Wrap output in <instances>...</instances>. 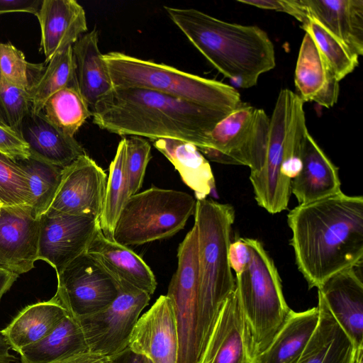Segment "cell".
I'll return each mask as SVG.
<instances>
[{"mask_svg":"<svg viewBox=\"0 0 363 363\" xmlns=\"http://www.w3.org/2000/svg\"><path fill=\"white\" fill-rule=\"evenodd\" d=\"M298 270L308 288H318L345 269L363 264V197L342 191L287 214Z\"/></svg>","mask_w":363,"mask_h":363,"instance_id":"cell-1","label":"cell"},{"mask_svg":"<svg viewBox=\"0 0 363 363\" xmlns=\"http://www.w3.org/2000/svg\"><path fill=\"white\" fill-rule=\"evenodd\" d=\"M230 112L150 89L113 87L92 107L91 116L96 125L112 133L177 139L200 150L208 134Z\"/></svg>","mask_w":363,"mask_h":363,"instance_id":"cell-2","label":"cell"},{"mask_svg":"<svg viewBox=\"0 0 363 363\" xmlns=\"http://www.w3.org/2000/svg\"><path fill=\"white\" fill-rule=\"evenodd\" d=\"M164 9L203 57L239 87L256 85L262 74L274 68L273 43L259 27L228 23L194 9Z\"/></svg>","mask_w":363,"mask_h":363,"instance_id":"cell-3","label":"cell"},{"mask_svg":"<svg viewBox=\"0 0 363 363\" xmlns=\"http://www.w3.org/2000/svg\"><path fill=\"white\" fill-rule=\"evenodd\" d=\"M194 214L198 233L201 354L221 306L235 288L228 259L235 210L230 204L205 199L196 200Z\"/></svg>","mask_w":363,"mask_h":363,"instance_id":"cell-4","label":"cell"},{"mask_svg":"<svg viewBox=\"0 0 363 363\" xmlns=\"http://www.w3.org/2000/svg\"><path fill=\"white\" fill-rule=\"evenodd\" d=\"M104 59L113 87L150 89L225 111L243 104L233 86L214 79L121 52H109Z\"/></svg>","mask_w":363,"mask_h":363,"instance_id":"cell-5","label":"cell"},{"mask_svg":"<svg viewBox=\"0 0 363 363\" xmlns=\"http://www.w3.org/2000/svg\"><path fill=\"white\" fill-rule=\"evenodd\" d=\"M245 240L251 259L245 269L235 274V288L259 354L270 344L291 309L286 303L278 271L262 244L256 239Z\"/></svg>","mask_w":363,"mask_h":363,"instance_id":"cell-6","label":"cell"},{"mask_svg":"<svg viewBox=\"0 0 363 363\" xmlns=\"http://www.w3.org/2000/svg\"><path fill=\"white\" fill-rule=\"evenodd\" d=\"M196 204L192 196L182 191L152 186L136 193L121 212L113 241L128 247L172 237L184 228Z\"/></svg>","mask_w":363,"mask_h":363,"instance_id":"cell-7","label":"cell"},{"mask_svg":"<svg viewBox=\"0 0 363 363\" xmlns=\"http://www.w3.org/2000/svg\"><path fill=\"white\" fill-rule=\"evenodd\" d=\"M269 130V118L264 110L243 103L216 125L199 151L213 162L245 165L256 172L264 161Z\"/></svg>","mask_w":363,"mask_h":363,"instance_id":"cell-8","label":"cell"},{"mask_svg":"<svg viewBox=\"0 0 363 363\" xmlns=\"http://www.w3.org/2000/svg\"><path fill=\"white\" fill-rule=\"evenodd\" d=\"M177 268L168 286L179 337L177 363H197L199 340L198 233L195 225L188 232L177 251Z\"/></svg>","mask_w":363,"mask_h":363,"instance_id":"cell-9","label":"cell"},{"mask_svg":"<svg viewBox=\"0 0 363 363\" xmlns=\"http://www.w3.org/2000/svg\"><path fill=\"white\" fill-rule=\"evenodd\" d=\"M298 95L281 89L269 118V130L264 161L258 171L250 172L257 204L272 214L287 209L291 194V181L281 173L284 143L294 104Z\"/></svg>","mask_w":363,"mask_h":363,"instance_id":"cell-10","label":"cell"},{"mask_svg":"<svg viewBox=\"0 0 363 363\" xmlns=\"http://www.w3.org/2000/svg\"><path fill=\"white\" fill-rule=\"evenodd\" d=\"M150 295L132 286H119L116 299L104 309L76 319L89 352L106 356L118 354L128 346L131 333Z\"/></svg>","mask_w":363,"mask_h":363,"instance_id":"cell-11","label":"cell"},{"mask_svg":"<svg viewBox=\"0 0 363 363\" xmlns=\"http://www.w3.org/2000/svg\"><path fill=\"white\" fill-rule=\"evenodd\" d=\"M57 277L55 296L75 319L104 309L119 293L114 279L86 252L71 262Z\"/></svg>","mask_w":363,"mask_h":363,"instance_id":"cell-12","label":"cell"},{"mask_svg":"<svg viewBox=\"0 0 363 363\" xmlns=\"http://www.w3.org/2000/svg\"><path fill=\"white\" fill-rule=\"evenodd\" d=\"M258 354L235 288L221 306L197 363H257Z\"/></svg>","mask_w":363,"mask_h":363,"instance_id":"cell-13","label":"cell"},{"mask_svg":"<svg viewBox=\"0 0 363 363\" xmlns=\"http://www.w3.org/2000/svg\"><path fill=\"white\" fill-rule=\"evenodd\" d=\"M107 176L86 153L64 167L55 198L45 215L99 218L105 199Z\"/></svg>","mask_w":363,"mask_h":363,"instance_id":"cell-14","label":"cell"},{"mask_svg":"<svg viewBox=\"0 0 363 363\" xmlns=\"http://www.w3.org/2000/svg\"><path fill=\"white\" fill-rule=\"evenodd\" d=\"M38 260L60 274L71 262L86 252L101 229L98 218L60 214L40 219Z\"/></svg>","mask_w":363,"mask_h":363,"instance_id":"cell-15","label":"cell"},{"mask_svg":"<svg viewBox=\"0 0 363 363\" xmlns=\"http://www.w3.org/2000/svg\"><path fill=\"white\" fill-rule=\"evenodd\" d=\"M40 220L30 205L2 206L0 211V269L18 275L38 260Z\"/></svg>","mask_w":363,"mask_h":363,"instance_id":"cell-16","label":"cell"},{"mask_svg":"<svg viewBox=\"0 0 363 363\" xmlns=\"http://www.w3.org/2000/svg\"><path fill=\"white\" fill-rule=\"evenodd\" d=\"M128 347L152 363H177V327L173 307L167 295H161L151 308L139 317Z\"/></svg>","mask_w":363,"mask_h":363,"instance_id":"cell-17","label":"cell"},{"mask_svg":"<svg viewBox=\"0 0 363 363\" xmlns=\"http://www.w3.org/2000/svg\"><path fill=\"white\" fill-rule=\"evenodd\" d=\"M318 294L356 348L363 347L362 265L334 274Z\"/></svg>","mask_w":363,"mask_h":363,"instance_id":"cell-18","label":"cell"},{"mask_svg":"<svg viewBox=\"0 0 363 363\" xmlns=\"http://www.w3.org/2000/svg\"><path fill=\"white\" fill-rule=\"evenodd\" d=\"M41 30L45 63L72 46L87 31L83 7L75 0H43L35 14Z\"/></svg>","mask_w":363,"mask_h":363,"instance_id":"cell-19","label":"cell"},{"mask_svg":"<svg viewBox=\"0 0 363 363\" xmlns=\"http://www.w3.org/2000/svg\"><path fill=\"white\" fill-rule=\"evenodd\" d=\"M339 82L313 37L306 32L295 69L296 94L303 102L314 101L329 108L337 101Z\"/></svg>","mask_w":363,"mask_h":363,"instance_id":"cell-20","label":"cell"},{"mask_svg":"<svg viewBox=\"0 0 363 363\" xmlns=\"http://www.w3.org/2000/svg\"><path fill=\"white\" fill-rule=\"evenodd\" d=\"M86 253L96 260L119 286H132L150 296L154 294L157 281L150 267L127 246L107 239L101 229Z\"/></svg>","mask_w":363,"mask_h":363,"instance_id":"cell-21","label":"cell"},{"mask_svg":"<svg viewBox=\"0 0 363 363\" xmlns=\"http://www.w3.org/2000/svg\"><path fill=\"white\" fill-rule=\"evenodd\" d=\"M301 169L291 180V191L299 204H306L341 191L338 168L319 147L308 131L301 150Z\"/></svg>","mask_w":363,"mask_h":363,"instance_id":"cell-22","label":"cell"},{"mask_svg":"<svg viewBox=\"0 0 363 363\" xmlns=\"http://www.w3.org/2000/svg\"><path fill=\"white\" fill-rule=\"evenodd\" d=\"M27 144L30 157L64 168L86 154L82 145L51 124L42 112H30L18 130Z\"/></svg>","mask_w":363,"mask_h":363,"instance_id":"cell-23","label":"cell"},{"mask_svg":"<svg viewBox=\"0 0 363 363\" xmlns=\"http://www.w3.org/2000/svg\"><path fill=\"white\" fill-rule=\"evenodd\" d=\"M310 17L358 57L363 54L362 0H302Z\"/></svg>","mask_w":363,"mask_h":363,"instance_id":"cell-24","label":"cell"},{"mask_svg":"<svg viewBox=\"0 0 363 363\" xmlns=\"http://www.w3.org/2000/svg\"><path fill=\"white\" fill-rule=\"evenodd\" d=\"M319 320L296 363H354L357 349L318 295Z\"/></svg>","mask_w":363,"mask_h":363,"instance_id":"cell-25","label":"cell"},{"mask_svg":"<svg viewBox=\"0 0 363 363\" xmlns=\"http://www.w3.org/2000/svg\"><path fill=\"white\" fill-rule=\"evenodd\" d=\"M77 89L91 108L109 93L113 85L99 48V37L96 29L84 34L73 45Z\"/></svg>","mask_w":363,"mask_h":363,"instance_id":"cell-26","label":"cell"},{"mask_svg":"<svg viewBox=\"0 0 363 363\" xmlns=\"http://www.w3.org/2000/svg\"><path fill=\"white\" fill-rule=\"evenodd\" d=\"M319 320L318 306L304 311L291 309L286 320L257 363H296L312 337Z\"/></svg>","mask_w":363,"mask_h":363,"instance_id":"cell-27","label":"cell"},{"mask_svg":"<svg viewBox=\"0 0 363 363\" xmlns=\"http://www.w3.org/2000/svg\"><path fill=\"white\" fill-rule=\"evenodd\" d=\"M67 314L54 296L25 307L1 332L11 349L18 353L23 347L47 336Z\"/></svg>","mask_w":363,"mask_h":363,"instance_id":"cell-28","label":"cell"},{"mask_svg":"<svg viewBox=\"0 0 363 363\" xmlns=\"http://www.w3.org/2000/svg\"><path fill=\"white\" fill-rule=\"evenodd\" d=\"M154 147L174 165L182 181L203 200L215 189L216 183L207 159L193 144L177 139L153 140Z\"/></svg>","mask_w":363,"mask_h":363,"instance_id":"cell-29","label":"cell"},{"mask_svg":"<svg viewBox=\"0 0 363 363\" xmlns=\"http://www.w3.org/2000/svg\"><path fill=\"white\" fill-rule=\"evenodd\" d=\"M86 352L89 347L84 332L78 321L67 314L47 336L18 353L21 363H60Z\"/></svg>","mask_w":363,"mask_h":363,"instance_id":"cell-30","label":"cell"},{"mask_svg":"<svg viewBox=\"0 0 363 363\" xmlns=\"http://www.w3.org/2000/svg\"><path fill=\"white\" fill-rule=\"evenodd\" d=\"M129 181L126 171V140L122 138L115 157L109 166L105 199L99 218L104 235L113 240V231L125 204L130 197Z\"/></svg>","mask_w":363,"mask_h":363,"instance_id":"cell-31","label":"cell"},{"mask_svg":"<svg viewBox=\"0 0 363 363\" xmlns=\"http://www.w3.org/2000/svg\"><path fill=\"white\" fill-rule=\"evenodd\" d=\"M28 89L31 112L39 113L47 100L67 86H77L72 46L56 54Z\"/></svg>","mask_w":363,"mask_h":363,"instance_id":"cell-32","label":"cell"},{"mask_svg":"<svg viewBox=\"0 0 363 363\" xmlns=\"http://www.w3.org/2000/svg\"><path fill=\"white\" fill-rule=\"evenodd\" d=\"M77 87L67 86L52 94L42 113L46 119L65 134L74 137L91 111Z\"/></svg>","mask_w":363,"mask_h":363,"instance_id":"cell-33","label":"cell"},{"mask_svg":"<svg viewBox=\"0 0 363 363\" xmlns=\"http://www.w3.org/2000/svg\"><path fill=\"white\" fill-rule=\"evenodd\" d=\"M18 162L28 176L33 214L39 220L46 213L55 198L63 168L31 157Z\"/></svg>","mask_w":363,"mask_h":363,"instance_id":"cell-34","label":"cell"},{"mask_svg":"<svg viewBox=\"0 0 363 363\" xmlns=\"http://www.w3.org/2000/svg\"><path fill=\"white\" fill-rule=\"evenodd\" d=\"M301 27L313 37L339 82L358 66L359 57L352 52L343 42L327 30L315 19L310 17L308 21L301 25Z\"/></svg>","mask_w":363,"mask_h":363,"instance_id":"cell-35","label":"cell"},{"mask_svg":"<svg viewBox=\"0 0 363 363\" xmlns=\"http://www.w3.org/2000/svg\"><path fill=\"white\" fill-rule=\"evenodd\" d=\"M0 203L3 206L30 205L28 176L21 164L0 152Z\"/></svg>","mask_w":363,"mask_h":363,"instance_id":"cell-36","label":"cell"},{"mask_svg":"<svg viewBox=\"0 0 363 363\" xmlns=\"http://www.w3.org/2000/svg\"><path fill=\"white\" fill-rule=\"evenodd\" d=\"M43 68L42 64L28 63L11 43H0V75L9 83L28 89Z\"/></svg>","mask_w":363,"mask_h":363,"instance_id":"cell-37","label":"cell"},{"mask_svg":"<svg viewBox=\"0 0 363 363\" xmlns=\"http://www.w3.org/2000/svg\"><path fill=\"white\" fill-rule=\"evenodd\" d=\"M0 104L9 127L18 133L23 120L31 111L28 90L9 83L0 75Z\"/></svg>","mask_w":363,"mask_h":363,"instance_id":"cell-38","label":"cell"},{"mask_svg":"<svg viewBox=\"0 0 363 363\" xmlns=\"http://www.w3.org/2000/svg\"><path fill=\"white\" fill-rule=\"evenodd\" d=\"M126 140V171L130 196L135 194L143 186L147 164L151 158V146L138 136H129Z\"/></svg>","mask_w":363,"mask_h":363,"instance_id":"cell-39","label":"cell"},{"mask_svg":"<svg viewBox=\"0 0 363 363\" xmlns=\"http://www.w3.org/2000/svg\"><path fill=\"white\" fill-rule=\"evenodd\" d=\"M238 2L259 9L274 10L289 14L306 24L310 16L302 0H238Z\"/></svg>","mask_w":363,"mask_h":363,"instance_id":"cell-40","label":"cell"},{"mask_svg":"<svg viewBox=\"0 0 363 363\" xmlns=\"http://www.w3.org/2000/svg\"><path fill=\"white\" fill-rule=\"evenodd\" d=\"M0 152L16 162L30 157L28 145L21 135L9 127L1 125H0Z\"/></svg>","mask_w":363,"mask_h":363,"instance_id":"cell-41","label":"cell"},{"mask_svg":"<svg viewBox=\"0 0 363 363\" xmlns=\"http://www.w3.org/2000/svg\"><path fill=\"white\" fill-rule=\"evenodd\" d=\"M229 264L235 274L242 272L248 266L251 252L245 238H238L231 242L228 250Z\"/></svg>","mask_w":363,"mask_h":363,"instance_id":"cell-42","label":"cell"},{"mask_svg":"<svg viewBox=\"0 0 363 363\" xmlns=\"http://www.w3.org/2000/svg\"><path fill=\"white\" fill-rule=\"evenodd\" d=\"M43 0H0V15L7 13H29L38 11Z\"/></svg>","mask_w":363,"mask_h":363,"instance_id":"cell-43","label":"cell"},{"mask_svg":"<svg viewBox=\"0 0 363 363\" xmlns=\"http://www.w3.org/2000/svg\"><path fill=\"white\" fill-rule=\"evenodd\" d=\"M60 363H113L111 357L94 353L91 352H86L69 359Z\"/></svg>","mask_w":363,"mask_h":363,"instance_id":"cell-44","label":"cell"},{"mask_svg":"<svg viewBox=\"0 0 363 363\" xmlns=\"http://www.w3.org/2000/svg\"><path fill=\"white\" fill-rule=\"evenodd\" d=\"M111 357L113 363H146V357L135 353L128 347Z\"/></svg>","mask_w":363,"mask_h":363,"instance_id":"cell-45","label":"cell"},{"mask_svg":"<svg viewBox=\"0 0 363 363\" xmlns=\"http://www.w3.org/2000/svg\"><path fill=\"white\" fill-rule=\"evenodd\" d=\"M18 277V275L16 274L0 269V300Z\"/></svg>","mask_w":363,"mask_h":363,"instance_id":"cell-46","label":"cell"},{"mask_svg":"<svg viewBox=\"0 0 363 363\" xmlns=\"http://www.w3.org/2000/svg\"><path fill=\"white\" fill-rule=\"evenodd\" d=\"M11 349L9 345L6 337L0 331V363H12L16 360V358L10 354L9 350Z\"/></svg>","mask_w":363,"mask_h":363,"instance_id":"cell-47","label":"cell"},{"mask_svg":"<svg viewBox=\"0 0 363 363\" xmlns=\"http://www.w3.org/2000/svg\"><path fill=\"white\" fill-rule=\"evenodd\" d=\"M0 125L4 126V127H9L7 120L6 118V116L4 115V113L1 108V104H0Z\"/></svg>","mask_w":363,"mask_h":363,"instance_id":"cell-48","label":"cell"},{"mask_svg":"<svg viewBox=\"0 0 363 363\" xmlns=\"http://www.w3.org/2000/svg\"><path fill=\"white\" fill-rule=\"evenodd\" d=\"M354 363H363V347L357 349Z\"/></svg>","mask_w":363,"mask_h":363,"instance_id":"cell-49","label":"cell"},{"mask_svg":"<svg viewBox=\"0 0 363 363\" xmlns=\"http://www.w3.org/2000/svg\"><path fill=\"white\" fill-rule=\"evenodd\" d=\"M146 363H152V362L149 359L146 358Z\"/></svg>","mask_w":363,"mask_h":363,"instance_id":"cell-50","label":"cell"},{"mask_svg":"<svg viewBox=\"0 0 363 363\" xmlns=\"http://www.w3.org/2000/svg\"><path fill=\"white\" fill-rule=\"evenodd\" d=\"M2 206H3L0 203V211H1V209Z\"/></svg>","mask_w":363,"mask_h":363,"instance_id":"cell-51","label":"cell"}]
</instances>
